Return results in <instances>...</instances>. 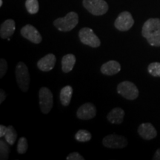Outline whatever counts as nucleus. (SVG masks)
Listing matches in <instances>:
<instances>
[{
    "mask_svg": "<svg viewBox=\"0 0 160 160\" xmlns=\"http://www.w3.org/2000/svg\"><path fill=\"white\" fill-rule=\"evenodd\" d=\"M79 22V17L75 12H69L65 17L58 18L53 25L60 31L68 32L73 30Z\"/></svg>",
    "mask_w": 160,
    "mask_h": 160,
    "instance_id": "obj_1",
    "label": "nucleus"
},
{
    "mask_svg": "<svg viewBox=\"0 0 160 160\" xmlns=\"http://www.w3.org/2000/svg\"><path fill=\"white\" fill-rule=\"evenodd\" d=\"M16 79L19 88L23 92H27L30 85V74L27 65L19 62L16 66Z\"/></svg>",
    "mask_w": 160,
    "mask_h": 160,
    "instance_id": "obj_2",
    "label": "nucleus"
},
{
    "mask_svg": "<svg viewBox=\"0 0 160 160\" xmlns=\"http://www.w3.org/2000/svg\"><path fill=\"white\" fill-rule=\"evenodd\" d=\"M83 6L94 16H102L108 11V5L105 0H83Z\"/></svg>",
    "mask_w": 160,
    "mask_h": 160,
    "instance_id": "obj_3",
    "label": "nucleus"
},
{
    "mask_svg": "<svg viewBox=\"0 0 160 160\" xmlns=\"http://www.w3.org/2000/svg\"><path fill=\"white\" fill-rule=\"evenodd\" d=\"M117 92L122 97L128 100H134L139 97V90L134 84L129 81H124L117 86Z\"/></svg>",
    "mask_w": 160,
    "mask_h": 160,
    "instance_id": "obj_4",
    "label": "nucleus"
},
{
    "mask_svg": "<svg viewBox=\"0 0 160 160\" xmlns=\"http://www.w3.org/2000/svg\"><path fill=\"white\" fill-rule=\"evenodd\" d=\"M39 106L43 113L47 114L51 111L53 105V94L51 90L48 88H41L39 92Z\"/></svg>",
    "mask_w": 160,
    "mask_h": 160,
    "instance_id": "obj_5",
    "label": "nucleus"
},
{
    "mask_svg": "<svg viewBox=\"0 0 160 160\" xmlns=\"http://www.w3.org/2000/svg\"><path fill=\"white\" fill-rule=\"evenodd\" d=\"M79 37L82 43L92 48H98L101 45L99 37L95 34L93 30L89 28H83L80 30Z\"/></svg>",
    "mask_w": 160,
    "mask_h": 160,
    "instance_id": "obj_6",
    "label": "nucleus"
},
{
    "mask_svg": "<svg viewBox=\"0 0 160 160\" xmlns=\"http://www.w3.org/2000/svg\"><path fill=\"white\" fill-rule=\"evenodd\" d=\"M103 145L106 148L113 149H121L128 145V140L122 136L110 134L106 136L102 140Z\"/></svg>",
    "mask_w": 160,
    "mask_h": 160,
    "instance_id": "obj_7",
    "label": "nucleus"
},
{
    "mask_svg": "<svg viewBox=\"0 0 160 160\" xmlns=\"http://www.w3.org/2000/svg\"><path fill=\"white\" fill-rule=\"evenodd\" d=\"M134 20L131 13L128 11L122 12L116 19L114 25L116 28L120 31H127L133 27Z\"/></svg>",
    "mask_w": 160,
    "mask_h": 160,
    "instance_id": "obj_8",
    "label": "nucleus"
},
{
    "mask_svg": "<svg viewBox=\"0 0 160 160\" xmlns=\"http://www.w3.org/2000/svg\"><path fill=\"white\" fill-rule=\"evenodd\" d=\"M21 34L24 38L27 39L34 44H39L42 40L41 34L35 27L31 25H26L21 29Z\"/></svg>",
    "mask_w": 160,
    "mask_h": 160,
    "instance_id": "obj_9",
    "label": "nucleus"
},
{
    "mask_svg": "<svg viewBox=\"0 0 160 160\" xmlns=\"http://www.w3.org/2000/svg\"><path fill=\"white\" fill-rule=\"evenodd\" d=\"M97 115V108L92 103H85L77 110V116L79 119L89 120Z\"/></svg>",
    "mask_w": 160,
    "mask_h": 160,
    "instance_id": "obj_10",
    "label": "nucleus"
},
{
    "mask_svg": "<svg viewBox=\"0 0 160 160\" xmlns=\"http://www.w3.org/2000/svg\"><path fill=\"white\" fill-rule=\"evenodd\" d=\"M160 29V19L158 18H151L148 19L144 23L142 29V34L144 38L148 37L152 33Z\"/></svg>",
    "mask_w": 160,
    "mask_h": 160,
    "instance_id": "obj_11",
    "label": "nucleus"
},
{
    "mask_svg": "<svg viewBox=\"0 0 160 160\" xmlns=\"http://www.w3.org/2000/svg\"><path fill=\"white\" fill-rule=\"evenodd\" d=\"M138 133L142 139L151 140L157 136V131L151 123H142L138 128Z\"/></svg>",
    "mask_w": 160,
    "mask_h": 160,
    "instance_id": "obj_12",
    "label": "nucleus"
},
{
    "mask_svg": "<svg viewBox=\"0 0 160 160\" xmlns=\"http://www.w3.org/2000/svg\"><path fill=\"white\" fill-rule=\"evenodd\" d=\"M56 61H57V59L53 53H49L38 61L37 67L42 71H50L54 68Z\"/></svg>",
    "mask_w": 160,
    "mask_h": 160,
    "instance_id": "obj_13",
    "label": "nucleus"
},
{
    "mask_svg": "<svg viewBox=\"0 0 160 160\" xmlns=\"http://www.w3.org/2000/svg\"><path fill=\"white\" fill-rule=\"evenodd\" d=\"M15 29L16 24L13 19L5 20L0 28V37L2 39H8L13 34Z\"/></svg>",
    "mask_w": 160,
    "mask_h": 160,
    "instance_id": "obj_14",
    "label": "nucleus"
},
{
    "mask_svg": "<svg viewBox=\"0 0 160 160\" xmlns=\"http://www.w3.org/2000/svg\"><path fill=\"white\" fill-rule=\"evenodd\" d=\"M121 70V65L115 60H111L103 64L101 67V72L107 76H113L119 73Z\"/></svg>",
    "mask_w": 160,
    "mask_h": 160,
    "instance_id": "obj_15",
    "label": "nucleus"
},
{
    "mask_svg": "<svg viewBox=\"0 0 160 160\" xmlns=\"http://www.w3.org/2000/svg\"><path fill=\"white\" fill-rule=\"evenodd\" d=\"M125 117V111L120 108H115L109 112L107 116V119L110 122L116 125H119L123 122Z\"/></svg>",
    "mask_w": 160,
    "mask_h": 160,
    "instance_id": "obj_16",
    "label": "nucleus"
},
{
    "mask_svg": "<svg viewBox=\"0 0 160 160\" xmlns=\"http://www.w3.org/2000/svg\"><path fill=\"white\" fill-rule=\"evenodd\" d=\"M76 63V57L73 54L65 55L62 59V69L64 73H69L73 70Z\"/></svg>",
    "mask_w": 160,
    "mask_h": 160,
    "instance_id": "obj_17",
    "label": "nucleus"
},
{
    "mask_svg": "<svg viewBox=\"0 0 160 160\" xmlns=\"http://www.w3.org/2000/svg\"><path fill=\"white\" fill-rule=\"evenodd\" d=\"M72 94H73V88L70 85L65 86L60 91V101L64 106H68L71 102Z\"/></svg>",
    "mask_w": 160,
    "mask_h": 160,
    "instance_id": "obj_18",
    "label": "nucleus"
},
{
    "mask_svg": "<svg viewBox=\"0 0 160 160\" xmlns=\"http://www.w3.org/2000/svg\"><path fill=\"white\" fill-rule=\"evenodd\" d=\"M5 137V141L7 142L10 145L12 146L14 145L16 140H17V133L15 128L13 127V126L10 125L8 127L7 132H6L5 137Z\"/></svg>",
    "mask_w": 160,
    "mask_h": 160,
    "instance_id": "obj_19",
    "label": "nucleus"
},
{
    "mask_svg": "<svg viewBox=\"0 0 160 160\" xmlns=\"http://www.w3.org/2000/svg\"><path fill=\"white\" fill-rule=\"evenodd\" d=\"M9 145V144L5 140H0V159L1 160H6L9 158V153L11 151Z\"/></svg>",
    "mask_w": 160,
    "mask_h": 160,
    "instance_id": "obj_20",
    "label": "nucleus"
},
{
    "mask_svg": "<svg viewBox=\"0 0 160 160\" xmlns=\"http://www.w3.org/2000/svg\"><path fill=\"white\" fill-rule=\"evenodd\" d=\"M25 7L28 12L31 14H36L39 9L38 0H26Z\"/></svg>",
    "mask_w": 160,
    "mask_h": 160,
    "instance_id": "obj_21",
    "label": "nucleus"
},
{
    "mask_svg": "<svg viewBox=\"0 0 160 160\" xmlns=\"http://www.w3.org/2000/svg\"><path fill=\"white\" fill-rule=\"evenodd\" d=\"M91 133L87 130H79L75 134L76 140H77L78 142H81L90 141L91 139Z\"/></svg>",
    "mask_w": 160,
    "mask_h": 160,
    "instance_id": "obj_22",
    "label": "nucleus"
},
{
    "mask_svg": "<svg viewBox=\"0 0 160 160\" xmlns=\"http://www.w3.org/2000/svg\"><path fill=\"white\" fill-rule=\"evenodd\" d=\"M148 42L150 45L154 46V47H160V29L156 31L155 33H152L151 36L146 38Z\"/></svg>",
    "mask_w": 160,
    "mask_h": 160,
    "instance_id": "obj_23",
    "label": "nucleus"
},
{
    "mask_svg": "<svg viewBox=\"0 0 160 160\" xmlns=\"http://www.w3.org/2000/svg\"><path fill=\"white\" fill-rule=\"evenodd\" d=\"M148 71L153 77H160V62H152L148 67Z\"/></svg>",
    "mask_w": 160,
    "mask_h": 160,
    "instance_id": "obj_24",
    "label": "nucleus"
},
{
    "mask_svg": "<svg viewBox=\"0 0 160 160\" xmlns=\"http://www.w3.org/2000/svg\"><path fill=\"white\" fill-rule=\"evenodd\" d=\"M28 141L25 137H21L17 144V152L19 154H23L28 150Z\"/></svg>",
    "mask_w": 160,
    "mask_h": 160,
    "instance_id": "obj_25",
    "label": "nucleus"
},
{
    "mask_svg": "<svg viewBox=\"0 0 160 160\" xmlns=\"http://www.w3.org/2000/svg\"><path fill=\"white\" fill-rule=\"evenodd\" d=\"M8 71V62L5 59H0V78L5 77Z\"/></svg>",
    "mask_w": 160,
    "mask_h": 160,
    "instance_id": "obj_26",
    "label": "nucleus"
},
{
    "mask_svg": "<svg viewBox=\"0 0 160 160\" xmlns=\"http://www.w3.org/2000/svg\"><path fill=\"white\" fill-rule=\"evenodd\" d=\"M85 159L77 152H73L67 157V160H84Z\"/></svg>",
    "mask_w": 160,
    "mask_h": 160,
    "instance_id": "obj_27",
    "label": "nucleus"
},
{
    "mask_svg": "<svg viewBox=\"0 0 160 160\" xmlns=\"http://www.w3.org/2000/svg\"><path fill=\"white\" fill-rule=\"evenodd\" d=\"M8 130V127H5L2 125H0V137L2 138L3 137H5L6 132H7Z\"/></svg>",
    "mask_w": 160,
    "mask_h": 160,
    "instance_id": "obj_28",
    "label": "nucleus"
},
{
    "mask_svg": "<svg viewBox=\"0 0 160 160\" xmlns=\"http://www.w3.org/2000/svg\"><path fill=\"white\" fill-rule=\"evenodd\" d=\"M6 98V93L5 91H3V90H1V91H0V103H2L4 101H5Z\"/></svg>",
    "mask_w": 160,
    "mask_h": 160,
    "instance_id": "obj_29",
    "label": "nucleus"
},
{
    "mask_svg": "<svg viewBox=\"0 0 160 160\" xmlns=\"http://www.w3.org/2000/svg\"><path fill=\"white\" fill-rule=\"evenodd\" d=\"M153 160H160V148H159L156 151L154 156L153 157Z\"/></svg>",
    "mask_w": 160,
    "mask_h": 160,
    "instance_id": "obj_30",
    "label": "nucleus"
},
{
    "mask_svg": "<svg viewBox=\"0 0 160 160\" xmlns=\"http://www.w3.org/2000/svg\"><path fill=\"white\" fill-rule=\"evenodd\" d=\"M2 3H3V2H2V0H0V6H2Z\"/></svg>",
    "mask_w": 160,
    "mask_h": 160,
    "instance_id": "obj_31",
    "label": "nucleus"
}]
</instances>
